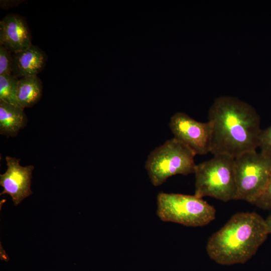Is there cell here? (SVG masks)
Wrapping results in <instances>:
<instances>
[{"label": "cell", "mask_w": 271, "mask_h": 271, "mask_svg": "<svg viewBox=\"0 0 271 271\" xmlns=\"http://www.w3.org/2000/svg\"><path fill=\"white\" fill-rule=\"evenodd\" d=\"M212 126L210 153L236 158L259 148L260 117L248 103L230 96L214 100L208 114Z\"/></svg>", "instance_id": "1"}, {"label": "cell", "mask_w": 271, "mask_h": 271, "mask_svg": "<svg viewBox=\"0 0 271 271\" xmlns=\"http://www.w3.org/2000/svg\"><path fill=\"white\" fill-rule=\"evenodd\" d=\"M268 234L260 215L254 212H239L209 238L206 251L218 264L244 263L256 253Z\"/></svg>", "instance_id": "2"}, {"label": "cell", "mask_w": 271, "mask_h": 271, "mask_svg": "<svg viewBox=\"0 0 271 271\" xmlns=\"http://www.w3.org/2000/svg\"><path fill=\"white\" fill-rule=\"evenodd\" d=\"M194 195L210 196L224 202L236 200L234 158L225 154L213 155L196 165Z\"/></svg>", "instance_id": "3"}, {"label": "cell", "mask_w": 271, "mask_h": 271, "mask_svg": "<svg viewBox=\"0 0 271 271\" xmlns=\"http://www.w3.org/2000/svg\"><path fill=\"white\" fill-rule=\"evenodd\" d=\"M195 154L174 138L156 148L149 155L145 168L152 184L158 186L170 177L194 173Z\"/></svg>", "instance_id": "4"}, {"label": "cell", "mask_w": 271, "mask_h": 271, "mask_svg": "<svg viewBox=\"0 0 271 271\" xmlns=\"http://www.w3.org/2000/svg\"><path fill=\"white\" fill-rule=\"evenodd\" d=\"M157 206V214L161 220L187 226H203L215 218L214 207L194 195L161 192Z\"/></svg>", "instance_id": "5"}, {"label": "cell", "mask_w": 271, "mask_h": 271, "mask_svg": "<svg viewBox=\"0 0 271 271\" xmlns=\"http://www.w3.org/2000/svg\"><path fill=\"white\" fill-rule=\"evenodd\" d=\"M236 200L254 202L264 191L271 176V154L256 150L234 158Z\"/></svg>", "instance_id": "6"}, {"label": "cell", "mask_w": 271, "mask_h": 271, "mask_svg": "<svg viewBox=\"0 0 271 271\" xmlns=\"http://www.w3.org/2000/svg\"><path fill=\"white\" fill-rule=\"evenodd\" d=\"M169 127L174 138L196 155L210 153L212 126L209 121H198L184 112H178L171 117Z\"/></svg>", "instance_id": "7"}, {"label": "cell", "mask_w": 271, "mask_h": 271, "mask_svg": "<svg viewBox=\"0 0 271 271\" xmlns=\"http://www.w3.org/2000/svg\"><path fill=\"white\" fill-rule=\"evenodd\" d=\"M6 160L7 169L0 175V185L4 188L0 195L9 194L17 206L32 194L31 184L34 167L21 166L20 159L7 156Z\"/></svg>", "instance_id": "8"}, {"label": "cell", "mask_w": 271, "mask_h": 271, "mask_svg": "<svg viewBox=\"0 0 271 271\" xmlns=\"http://www.w3.org/2000/svg\"><path fill=\"white\" fill-rule=\"evenodd\" d=\"M32 37L27 22L21 16L10 14L0 22V45L12 53L30 47Z\"/></svg>", "instance_id": "9"}, {"label": "cell", "mask_w": 271, "mask_h": 271, "mask_svg": "<svg viewBox=\"0 0 271 271\" xmlns=\"http://www.w3.org/2000/svg\"><path fill=\"white\" fill-rule=\"evenodd\" d=\"M47 59L42 50L32 45L25 50L13 53L12 74L18 79L37 76L44 69Z\"/></svg>", "instance_id": "10"}, {"label": "cell", "mask_w": 271, "mask_h": 271, "mask_svg": "<svg viewBox=\"0 0 271 271\" xmlns=\"http://www.w3.org/2000/svg\"><path fill=\"white\" fill-rule=\"evenodd\" d=\"M24 108L0 101V133L7 137L16 136L27 124Z\"/></svg>", "instance_id": "11"}, {"label": "cell", "mask_w": 271, "mask_h": 271, "mask_svg": "<svg viewBox=\"0 0 271 271\" xmlns=\"http://www.w3.org/2000/svg\"><path fill=\"white\" fill-rule=\"evenodd\" d=\"M42 84L37 76L19 79L17 86V100L23 108L31 107L41 98Z\"/></svg>", "instance_id": "12"}, {"label": "cell", "mask_w": 271, "mask_h": 271, "mask_svg": "<svg viewBox=\"0 0 271 271\" xmlns=\"http://www.w3.org/2000/svg\"><path fill=\"white\" fill-rule=\"evenodd\" d=\"M18 80L13 74L0 75V101L20 106L17 97Z\"/></svg>", "instance_id": "13"}, {"label": "cell", "mask_w": 271, "mask_h": 271, "mask_svg": "<svg viewBox=\"0 0 271 271\" xmlns=\"http://www.w3.org/2000/svg\"><path fill=\"white\" fill-rule=\"evenodd\" d=\"M13 53L0 45V75L12 74Z\"/></svg>", "instance_id": "14"}, {"label": "cell", "mask_w": 271, "mask_h": 271, "mask_svg": "<svg viewBox=\"0 0 271 271\" xmlns=\"http://www.w3.org/2000/svg\"><path fill=\"white\" fill-rule=\"evenodd\" d=\"M251 204L263 209H271V176L262 194Z\"/></svg>", "instance_id": "15"}, {"label": "cell", "mask_w": 271, "mask_h": 271, "mask_svg": "<svg viewBox=\"0 0 271 271\" xmlns=\"http://www.w3.org/2000/svg\"><path fill=\"white\" fill-rule=\"evenodd\" d=\"M259 148L260 150L271 154V125L262 130L259 138Z\"/></svg>", "instance_id": "16"}, {"label": "cell", "mask_w": 271, "mask_h": 271, "mask_svg": "<svg viewBox=\"0 0 271 271\" xmlns=\"http://www.w3.org/2000/svg\"><path fill=\"white\" fill-rule=\"evenodd\" d=\"M265 222L268 233H271V214L269 215L266 219H265Z\"/></svg>", "instance_id": "17"}]
</instances>
